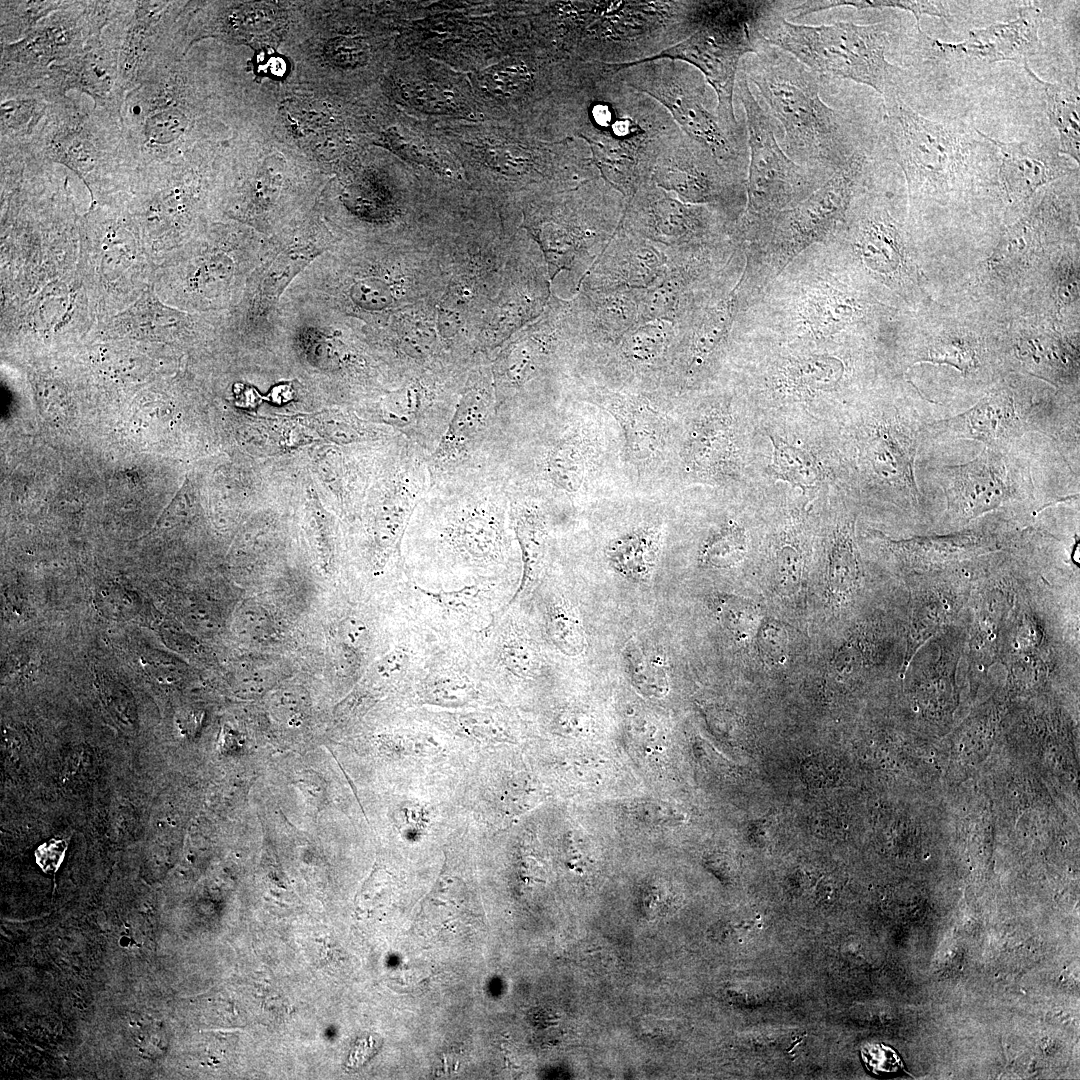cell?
Wrapping results in <instances>:
<instances>
[{"instance_id":"6da1fadb","label":"cell","mask_w":1080,"mask_h":1080,"mask_svg":"<svg viewBox=\"0 0 1080 1080\" xmlns=\"http://www.w3.org/2000/svg\"><path fill=\"white\" fill-rule=\"evenodd\" d=\"M407 576L433 589L521 577L505 482L488 463L429 478L402 543Z\"/></svg>"},{"instance_id":"7a4b0ae2","label":"cell","mask_w":1080,"mask_h":1080,"mask_svg":"<svg viewBox=\"0 0 1080 1080\" xmlns=\"http://www.w3.org/2000/svg\"><path fill=\"white\" fill-rule=\"evenodd\" d=\"M712 1H560L544 11V35L557 53L581 62L625 65L689 37Z\"/></svg>"},{"instance_id":"3957f363","label":"cell","mask_w":1080,"mask_h":1080,"mask_svg":"<svg viewBox=\"0 0 1080 1080\" xmlns=\"http://www.w3.org/2000/svg\"><path fill=\"white\" fill-rule=\"evenodd\" d=\"M680 132L658 102L597 63L572 137L586 144L600 177L629 201L651 181L662 151Z\"/></svg>"},{"instance_id":"277c9868","label":"cell","mask_w":1080,"mask_h":1080,"mask_svg":"<svg viewBox=\"0 0 1080 1080\" xmlns=\"http://www.w3.org/2000/svg\"><path fill=\"white\" fill-rule=\"evenodd\" d=\"M741 67L783 132L780 146L794 162L835 172L860 149L844 118L822 99V80L793 56L761 37Z\"/></svg>"},{"instance_id":"5b68a950","label":"cell","mask_w":1080,"mask_h":1080,"mask_svg":"<svg viewBox=\"0 0 1080 1080\" xmlns=\"http://www.w3.org/2000/svg\"><path fill=\"white\" fill-rule=\"evenodd\" d=\"M787 8L788 1H775L759 21L758 32L822 81L851 80L882 97L902 87L903 70L886 58L892 38L887 24H797L787 20Z\"/></svg>"},{"instance_id":"8992f818","label":"cell","mask_w":1080,"mask_h":1080,"mask_svg":"<svg viewBox=\"0 0 1080 1080\" xmlns=\"http://www.w3.org/2000/svg\"><path fill=\"white\" fill-rule=\"evenodd\" d=\"M627 200L600 176L566 189L526 213L525 227L555 268L580 284L618 229Z\"/></svg>"},{"instance_id":"52a82bcc","label":"cell","mask_w":1080,"mask_h":1080,"mask_svg":"<svg viewBox=\"0 0 1080 1080\" xmlns=\"http://www.w3.org/2000/svg\"><path fill=\"white\" fill-rule=\"evenodd\" d=\"M773 4L774 1H712L695 32L643 61L669 59L697 69L716 94L715 112L724 128L734 137L747 140L746 126L739 123L734 112L736 80L741 60L755 52L762 37L758 32L759 21Z\"/></svg>"},{"instance_id":"ba28073f","label":"cell","mask_w":1080,"mask_h":1080,"mask_svg":"<svg viewBox=\"0 0 1080 1080\" xmlns=\"http://www.w3.org/2000/svg\"><path fill=\"white\" fill-rule=\"evenodd\" d=\"M79 266L99 323L153 285L157 267L131 216L107 211L88 213L80 223Z\"/></svg>"},{"instance_id":"9c48e42d","label":"cell","mask_w":1080,"mask_h":1080,"mask_svg":"<svg viewBox=\"0 0 1080 1080\" xmlns=\"http://www.w3.org/2000/svg\"><path fill=\"white\" fill-rule=\"evenodd\" d=\"M609 67L627 85L658 102L684 134L741 177L748 162L747 140L731 135L709 107L707 82L697 69L669 59Z\"/></svg>"},{"instance_id":"30bf717a","label":"cell","mask_w":1080,"mask_h":1080,"mask_svg":"<svg viewBox=\"0 0 1080 1080\" xmlns=\"http://www.w3.org/2000/svg\"><path fill=\"white\" fill-rule=\"evenodd\" d=\"M520 576L494 578L450 589L417 584L407 574L397 588L407 616L436 640L463 645L508 606Z\"/></svg>"},{"instance_id":"8fae6325","label":"cell","mask_w":1080,"mask_h":1080,"mask_svg":"<svg viewBox=\"0 0 1080 1080\" xmlns=\"http://www.w3.org/2000/svg\"><path fill=\"white\" fill-rule=\"evenodd\" d=\"M901 90L883 97V122L892 151L912 189L941 187L967 167L972 142L955 126L922 116Z\"/></svg>"},{"instance_id":"7c38bea8","label":"cell","mask_w":1080,"mask_h":1080,"mask_svg":"<svg viewBox=\"0 0 1080 1080\" xmlns=\"http://www.w3.org/2000/svg\"><path fill=\"white\" fill-rule=\"evenodd\" d=\"M735 94L746 114L749 215L767 217L812 186L819 171L790 159L777 140L778 126L739 69Z\"/></svg>"},{"instance_id":"4fadbf2b","label":"cell","mask_w":1080,"mask_h":1080,"mask_svg":"<svg viewBox=\"0 0 1080 1080\" xmlns=\"http://www.w3.org/2000/svg\"><path fill=\"white\" fill-rule=\"evenodd\" d=\"M99 323L96 305L80 266L32 298L1 308L2 340L52 344L88 339Z\"/></svg>"},{"instance_id":"5bb4252c","label":"cell","mask_w":1080,"mask_h":1080,"mask_svg":"<svg viewBox=\"0 0 1080 1080\" xmlns=\"http://www.w3.org/2000/svg\"><path fill=\"white\" fill-rule=\"evenodd\" d=\"M462 646L497 694L547 677L552 666L548 646L522 603L509 604Z\"/></svg>"},{"instance_id":"9a60e30c","label":"cell","mask_w":1080,"mask_h":1080,"mask_svg":"<svg viewBox=\"0 0 1080 1080\" xmlns=\"http://www.w3.org/2000/svg\"><path fill=\"white\" fill-rule=\"evenodd\" d=\"M727 219L708 206L683 202L650 181L627 202L620 225L669 253H677L715 237Z\"/></svg>"},{"instance_id":"2e32d148","label":"cell","mask_w":1080,"mask_h":1080,"mask_svg":"<svg viewBox=\"0 0 1080 1080\" xmlns=\"http://www.w3.org/2000/svg\"><path fill=\"white\" fill-rule=\"evenodd\" d=\"M498 428L490 376L484 370H474L467 377L447 430L428 457L429 478L486 464Z\"/></svg>"},{"instance_id":"e0dca14e","label":"cell","mask_w":1080,"mask_h":1080,"mask_svg":"<svg viewBox=\"0 0 1080 1080\" xmlns=\"http://www.w3.org/2000/svg\"><path fill=\"white\" fill-rule=\"evenodd\" d=\"M651 181L683 202L708 206L726 218L738 206L740 176L682 130L662 151Z\"/></svg>"},{"instance_id":"ac0fdd59","label":"cell","mask_w":1080,"mask_h":1080,"mask_svg":"<svg viewBox=\"0 0 1080 1080\" xmlns=\"http://www.w3.org/2000/svg\"><path fill=\"white\" fill-rule=\"evenodd\" d=\"M497 692L458 643L435 640L421 662L408 698L445 708L496 704Z\"/></svg>"},{"instance_id":"d6986e66","label":"cell","mask_w":1080,"mask_h":1080,"mask_svg":"<svg viewBox=\"0 0 1080 1080\" xmlns=\"http://www.w3.org/2000/svg\"><path fill=\"white\" fill-rule=\"evenodd\" d=\"M456 383L432 373L413 378L377 414L429 456L447 430L466 382Z\"/></svg>"},{"instance_id":"ffe728a7","label":"cell","mask_w":1080,"mask_h":1080,"mask_svg":"<svg viewBox=\"0 0 1080 1080\" xmlns=\"http://www.w3.org/2000/svg\"><path fill=\"white\" fill-rule=\"evenodd\" d=\"M975 577L962 571L931 572L911 583L902 676L926 641L961 620Z\"/></svg>"},{"instance_id":"44dd1931","label":"cell","mask_w":1080,"mask_h":1080,"mask_svg":"<svg viewBox=\"0 0 1080 1080\" xmlns=\"http://www.w3.org/2000/svg\"><path fill=\"white\" fill-rule=\"evenodd\" d=\"M671 255L659 245L619 225L579 289L633 290L652 287L667 274Z\"/></svg>"},{"instance_id":"7402d4cb","label":"cell","mask_w":1080,"mask_h":1080,"mask_svg":"<svg viewBox=\"0 0 1080 1080\" xmlns=\"http://www.w3.org/2000/svg\"><path fill=\"white\" fill-rule=\"evenodd\" d=\"M1017 580L1003 574L976 576L963 614V652L970 670L982 671L998 661L1001 640L1014 604Z\"/></svg>"},{"instance_id":"603a6c76","label":"cell","mask_w":1080,"mask_h":1080,"mask_svg":"<svg viewBox=\"0 0 1080 1080\" xmlns=\"http://www.w3.org/2000/svg\"><path fill=\"white\" fill-rule=\"evenodd\" d=\"M589 395L618 422L633 465L645 467L659 458L666 445V420L647 396L604 386H591Z\"/></svg>"},{"instance_id":"cb8c5ba5","label":"cell","mask_w":1080,"mask_h":1080,"mask_svg":"<svg viewBox=\"0 0 1080 1080\" xmlns=\"http://www.w3.org/2000/svg\"><path fill=\"white\" fill-rule=\"evenodd\" d=\"M1042 19V12L1037 7L1022 6L1014 20L970 30L968 37L957 43L935 40L934 44L943 52L962 54L989 64L1011 61L1025 66L1042 48L1039 38Z\"/></svg>"},{"instance_id":"d4e9b609","label":"cell","mask_w":1080,"mask_h":1080,"mask_svg":"<svg viewBox=\"0 0 1080 1080\" xmlns=\"http://www.w3.org/2000/svg\"><path fill=\"white\" fill-rule=\"evenodd\" d=\"M196 325L189 313L165 304L151 285L129 307L100 322L89 338L166 344L187 337Z\"/></svg>"},{"instance_id":"484cf974","label":"cell","mask_w":1080,"mask_h":1080,"mask_svg":"<svg viewBox=\"0 0 1080 1080\" xmlns=\"http://www.w3.org/2000/svg\"><path fill=\"white\" fill-rule=\"evenodd\" d=\"M944 478L949 514L962 523L997 508L1010 494L1005 468L990 449L967 464L945 468Z\"/></svg>"},{"instance_id":"4316f807","label":"cell","mask_w":1080,"mask_h":1080,"mask_svg":"<svg viewBox=\"0 0 1080 1080\" xmlns=\"http://www.w3.org/2000/svg\"><path fill=\"white\" fill-rule=\"evenodd\" d=\"M583 351L605 348L641 323L635 289H579L570 301Z\"/></svg>"},{"instance_id":"83f0119b","label":"cell","mask_w":1080,"mask_h":1080,"mask_svg":"<svg viewBox=\"0 0 1080 1080\" xmlns=\"http://www.w3.org/2000/svg\"><path fill=\"white\" fill-rule=\"evenodd\" d=\"M509 498L522 566L512 604L526 601L551 565L552 512L547 504L533 497L509 494Z\"/></svg>"},{"instance_id":"f1b7e54d","label":"cell","mask_w":1080,"mask_h":1080,"mask_svg":"<svg viewBox=\"0 0 1080 1080\" xmlns=\"http://www.w3.org/2000/svg\"><path fill=\"white\" fill-rule=\"evenodd\" d=\"M999 150L1000 178L1011 202L1029 198L1039 187L1071 169L1059 151L1030 142H1002L980 132Z\"/></svg>"},{"instance_id":"f546056e","label":"cell","mask_w":1080,"mask_h":1080,"mask_svg":"<svg viewBox=\"0 0 1080 1080\" xmlns=\"http://www.w3.org/2000/svg\"><path fill=\"white\" fill-rule=\"evenodd\" d=\"M674 340V324L654 320L638 324L610 346L594 352H603L629 372H664L666 363L671 360Z\"/></svg>"},{"instance_id":"4dcf8cb0","label":"cell","mask_w":1080,"mask_h":1080,"mask_svg":"<svg viewBox=\"0 0 1080 1080\" xmlns=\"http://www.w3.org/2000/svg\"><path fill=\"white\" fill-rule=\"evenodd\" d=\"M531 595H536V626L550 650L565 657H575L586 648V636L580 618L560 589L543 576ZM535 622V621H534Z\"/></svg>"},{"instance_id":"1f68e13d","label":"cell","mask_w":1080,"mask_h":1080,"mask_svg":"<svg viewBox=\"0 0 1080 1080\" xmlns=\"http://www.w3.org/2000/svg\"><path fill=\"white\" fill-rule=\"evenodd\" d=\"M662 535V528L656 524L638 527L612 539L605 548V556L623 577L648 582L660 556Z\"/></svg>"},{"instance_id":"d6a6232c","label":"cell","mask_w":1080,"mask_h":1080,"mask_svg":"<svg viewBox=\"0 0 1080 1080\" xmlns=\"http://www.w3.org/2000/svg\"><path fill=\"white\" fill-rule=\"evenodd\" d=\"M324 242L309 241L283 249L270 263L260 268L255 277L251 302L258 313L268 312L290 281L319 253L326 250Z\"/></svg>"},{"instance_id":"836d02e7","label":"cell","mask_w":1080,"mask_h":1080,"mask_svg":"<svg viewBox=\"0 0 1080 1080\" xmlns=\"http://www.w3.org/2000/svg\"><path fill=\"white\" fill-rule=\"evenodd\" d=\"M949 425L962 436L992 445L1015 429L1016 414L1013 399L1006 391L983 398L965 413L949 420Z\"/></svg>"},{"instance_id":"e575fe53","label":"cell","mask_w":1080,"mask_h":1080,"mask_svg":"<svg viewBox=\"0 0 1080 1080\" xmlns=\"http://www.w3.org/2000/svg\"><path fill=\"white\" fill-rule=\"evenodd\" d=\"M1027 74L1044 91L1046 112L1059 135V152L1080 162V101L1079 90L1068 84L1046 82L1039 79L1029 65L1023 66Z\"/></svg>"},{"instance_id":"d590c367","label":"cell","mask_w":1080,"mask_h":1080,"mask_svg":"<svg viewBox=\"0 0 1080 1080\" xmlns=\"http://www.w3.org/2000/svg\"><path fill=\"white\" fill-rule=\"evenodd\" d=\"M723 419L716 416L704 418L697 424L687 445V462L697 470L712 471L719 467L730 453V437Z\"/></svg>"},{"instance_id":"8d00e7d4","label":"cell","mask_w":1080,"mask_h":1080,"mask_svg":"<svg viewBox=\"0 0 1080 1080\" xmlns=\"http://www.w3.org/2000/svg\"><path fill=\"white\" fill-rule=\"evenodd\" d=\"M623 658L633 686L642 695L662 698L668 693L666 662L662 656L645 653L639 641L632 637L624 646Z\"/></svg>"},{"instance_id":"74e56055","label":"cell","mask_w":1080,"mask_h":1080,"mask_svg":"<svg viewBox=\"0 0 1080 1080\" xmlns=\"http://www.w3.org/2000/svg\"><path fill=\"white\" fill-rule=\"evenodd\" d=\"M745 551L746 539L743 530L736 524L728 523L706 540L700 552V560L705 565L726 568L736 565Z\"/></svg>"},{"instance_id":"f35d334b","label":"cell","mask_w":1080,"mask_h":1080,"mask_svg":"<svg viewBox=\"0 0 1080 1080\" xmlns=\"http://www.w3.org/2000/svg\"><path fill=\"white\" fill-rule=\"evenodd\" d=\"M836 7H852L857 10L864 9H901L913 14L916 19L917 29L920 33V20L924 15L945 18L949 13L941 2L936 1H900V0H823L814 3L815 12L826 11Z\"/></svg>"},{"instance_id":"ab89813d","label":"cell","mask_w":1080,"mask_h":1080,"mask_svg":"<svg viewBox=\"0 0 1080 1080\" xmlns=\"http://www.w3.org/2000/svg\"><path fill=\"white\" fill-rule=\"evenodd\" d=\"M858 581V563L848 536L839 538L832 549L829 582L833 593L848 596Z\"/></svg>"},{"instance_id":"60d3db41","label":"cell","mask_w":1080,"mask_h":1080,"mask_svg":"<svg viewBox=\"0 0 1080 1080\" xmlns=\"http://www.w3.org/2000/svg\"><path fill=\"white\" fill-rule=\"evenodd\" d=\"M774 444V467L778 476L801 486H811L817 480V469L807 453L779 440Z\"/></svg>"},{"instance_id":"b9f144b4","label":"cell","mask_w":1080,"mask_h":1080,"mask_svg":"<svg viewBox=\"0 0 1080 1080\" xmlns=\"http://www.w3.org/2000/svg\"><path fill=\"white\" fill-rule=\"evenodd\" d=\"M188 119L178 110H165L147 119V137L158 143H168L178 138L186 129Z\"/></svg>"},{"instance_id":"7bdbcfd3","label":"cell","mask_w":1080,"mask_h":1080,"mask_svg":"<svg viewBox=\"0 0 1080 1080\" xmlns=\"http://www.w3.org/2000/svg\"><path fill=\"white\" fill-rule=\"evenodd\" d=\"M810 314L822 329H835L852 313L851 306L842 297L826 293L815 298L810 305Z\"/></svg>"},{"instance_id":"ee69618b","label":"cell","mask_w":1080,"mask_h":1080,"mask_svg":"<svg viewBox=\"0 0 1080 1080\" xmlns=\"http://www.w3.org/2000/svg\"><path fill=\"white\" fill-rule=\"evenodd\" d=\"M325 55L333 64L341 67L358 66L367 59V45L360 40L338 37L330 40Z\"/></svg>"},{"instance_id":"f6af8a7d","label":"cell","mask_w":1080,"mask_h":1080,"mask_svg":"<svg viewBox=\"0 0 1080 1080\" xmlns=\"http://www.w3.org/2000/svg\"><path fill=\"white\" fill-rule=\"evenodd\" d=\"M133 1037L141 1055L151 1059L163 1056L169 1043L165 1028L157 1022L140 1024Z\"/></svg>"},{"instance_id":"bcb514c9","label":"cell","mask_w":1080,"mask_h":1080,"mask_svg":"<svg viewBox=\"0 0 1080 1080\" xmlns=\"http://www.w3.org/2000/svg\"><path fill=\"white\" fill-rule=\"evenodd\" d=\"M861 1057L866 1067L874 1074L894 1073L903 1067L897 1052L884 1044L870 1043L861 1048Z\"/></svg>"},{"instance_id":"7dc6e473","label":"cell","mask_w":1080,"mask_h":1080,"mask_svg":"<svg viewBox=\"0 0 1080 1080\" xmlns=\"http://www.w3.org/2000/svg\"><path fill=\"white\" fill-rule=\"evenodd\" d=\"M974 355L971 350L956 342H941L929 350V358L933 363L948 364L966 372L973 365Z\"/></svg>"},{"instance_id":"c3c4849f","label":"cell","mask_w":1080,"mask_h":1080,"mask_svg":"<svg viewBox=\"0 0 1080 1080\" xmlns=\"http://www.w3.org/2000/svg\"><path fill=\"white\" fill-rule=\"evenodd\" d=\"M282 167L277 156H271L264 163L257 185L260 199L268 201L274 197L281 181Z\"/></svg>"},{"instance_id":"681fc988","label":"cell","mask_w":1080,"mask_h":1080,"mask_svg":"<svg viewBox=\"0 0 1080 1080\" xmlns=\"http://www.w3.org/2000/svg\"><path fill=\"white\" fill-rule=\"evenodd\" d=\"M833 361L834 360H830L828 362V360L819 359L814 361H807L803 365L801 364L798 371V376L801 378V380L807 382V384L815 385L816 387H820L821 385L827 386L833 384V382L836 380V368H833L834 366L830 367L829 369L826 368Z\"/></svg>"},{"instance_id":"f907efd6","label":"cell","mask_w":1080,"mask_h":1080,"mask_svg":"<svg viewBox=\"0 0 1080 1080\" xmlns=\"http://www.w3.org/2000/svg\"><path fill=\"white\" fill-rule=\"evenodd\" d=\"M2 120L10 126H16L24 122L30 112L31 103L28 101H10L2 105Z\"/></svg>"},{"instance_id":"816d5d0a","label":"cell","mask_w":1080,"mask_h":1080,"mask_svg":"<svg viewBox=\"0 0 1080 1080\" xmlns=\"http://www.w3.org/2000/svg\"><path fill=\"white\" fill-rule=\"evenodd\" d=\"M799 557L795 551L786 548L780 558V568L784 578L795 581L798 578Z\"/></svg>"}]
</instances>
